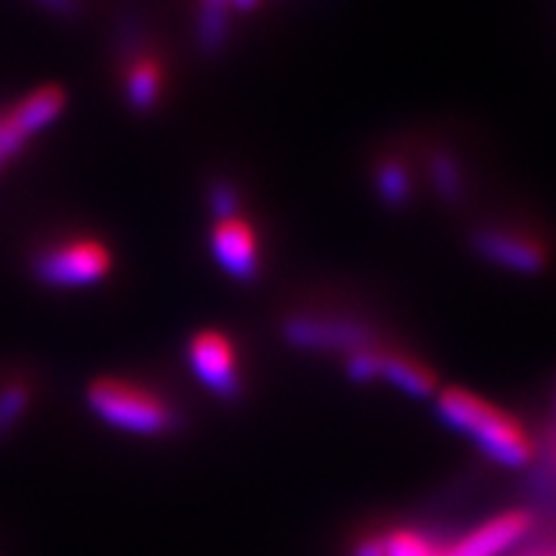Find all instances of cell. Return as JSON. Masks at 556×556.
Returning a JSON list of instances; mask_svg holds the SVG:
<instances>
[{"label": "cell", "instance_id": "cell-1", "mask_svg": "<svg viewBox=\"0 0 556 556\" xmlns=\"http://www.w3.org/2000/svg\"><path fill=\"white\" fill-rule=\"evenodd\" d=\"M435 415L454 433L469 438L490 462L505 469H523L533 458L528 430L503 407L464 387L438 389Z\"/></svg>", "mask_w": 556, "mask_h": 556}, {"label": "cell", "instance_id": "cell-2", "mask_svg": "<svg viewBox=\"0 0 556 556\" xmlns=\"http://www.w3.org/2000/svg\"><path fill=\"white\" fill-rule=\"evenodd\" d=\"M86 405L103 426L139 438L165 435L178 422L176 407L168 400L129 379L101 377L90 381Z\"/></svg>", "mask_w": 556, "mask_h": 556}, {"label": "cell", "instance_id": "cell-3", "mask_svg": "<svg viewBox=\"0 0 556 556\" xmlns=\"http://www.w3.org/2000/svg\"><path fill=\"white\" fill-rule=\"evenodd\" d=\"M114 268V255L93 238H65L41 248L31 261L39 283L50 289L99 287Z\"/></svg>", "mask_w": 556, "mask_h": 556}, {"label": "cell", "instance_id": "cell-4", "mask_svg": "<svg viewBox=\"0 0 556 556\" xmlns=\"http://www.w3.org/2000/svg\"><path fill=\"white\" fill-rule=\"evenodd\" d=\"M67 96L60 86H41L0 114V170L13 163L26 144L60 119Z\"/></svg>", "mask_w": 556, "mask_h": 556}, {"label": "cell", "instance_id": "cell-5", "mask_svg": "<svg viewBox=\"0 0 556 556\" xmlns=\"http://www.w3.org/2000/svg\"><path fill=\"white\" fill-rule=\"evenodd\" d=\"M281 338L291 348L307 353H348L358 351V348L377 345L374 330L366 323L353 317L338 315H289L281 325Z\"/></svg>", "mask_w": 556, "mask_h": 556}, {"label": "cell", "instance_id": "cell-6", "mask_svg": "<svg viewBox=\"0 0 556 556\" xmlns=\"http://www.w3.org/2000/svg\"><path fill=\"white\" fill-rule=\"evenodd\" d=\"M191 374L214 397L232 402L242 394V371L238 348L219 330H199L186 348Z\"/></svg>", "mask_w": 556, "mask_h": 556}, {"label": "cell", "instance_id": "cell-7", "mask_svg": "<svg viewBox=\"0 0 556 556\" xmlns=\"http://www.w3.org/2000/svg\"><path fill=\"white\" fill-rule=\"evenodd\" d=\"M208 253H212L222 274L232 281L250 283L261 274L258 235L242 214L214 222L212 232H208Z\"/></svg>", "mask_w": 556, "mask_h": 556}, {"label": "cell", "instance_id": "cell-8", "mask_svg": "<svg viewBox=\"0 0 556 556\" xmlns=\"http://www.w3.org/2000/svg\"><path fill=\"white\" fill-rule=\"evenodd\" d=\"M471 248L490 266L518 276H539L546 268V250L526 235L507 232V229H479L471 238Z\"/></svg>", "mask_w": 556, "mask_h": 556}, {"label": "cell", "instance_id": "cell-9", "mask_svg": "<svg viewBox=\"0 0 556 556\" xmlns=\"http://www.w3.org/2000/svg\"><path fill=\"white\" fill-rule=\"evenodd\" d=\"M531 531V516L526 510H510L503 516L486 520L469 536L456 541L454 546L438 548L435 556H500L510 546H516Z\"/></svg>", "mask_w": 556, "mask_h": 556}, {"label": "cell", "instance_id": "cell-10", "mask_svg": "<svg viewBox=\"0 0 556 556\" xmlns=\"http://www.w3.org/2000/svg\"><path fill=\"white\" fill-rule=\"evenodd\" d=\"M379 381H387V384H392L397 392L413 400H430L438 394V379L433 368L397 351L381 353Z\"/></svg>", "mask_w": 556, "mask_h": 556}, {"label": "cell", "instance_id": "cell-11", "mask_svg": "<svg viewBox=\"0 0 556 556\" xmlns=\"http://www.w3.org/2000/svg\"><path fill=\"white\" fill-rule=\"evenodd\" d=\"M124 99L135 114H150L163 99V67L152 58H137L124 75Z\"/></svg>", "mask_w": 556, "mask_h": 556}, {"label": "cell", "instance_id": "cell-12", "mask_svg": "<svg viewBox=\"0 0 556 556\" xmlns=\"http://www.w3.org/2000/svg\"><path fill=\"white\" fill-rule=\"evenodd\" d=\"M229 0H201L197 21L199 47L206 54H219L229 39Z\"/></svg>", "mask_w": 556, "mask_h": 556}, {"label": "cell", "instance_id": "cell-13", "mask_svg": "<svg viewBox=\"0 0 556 556\" xmlns=\"http://www.w3.org/2000/svg\"><path fill=\"white\" fill-rule=\"evenodd\" d=\"M428 173H430V184L438 197L448 204H458L467 193V178H464V168L458 163L456 155H451L446 150H438L430 155L428 160Z\"/></svg>", "mask_w": 556, "mask_h": 556}, {"label": "cell", "instance_id": "cell-14", "mask_svg": "<svg viewBox=\"0 0 556 556\" xmlns=\"http://www.w3.org/2000/svg\"><path fill=\"white\" fill-rule=\"evenodd\" d=\"M374 191L389 208H402L413 199V178L402 160H384L374 173Z\"/></svg>", "mask_w": 556, "mask_h": 556}, {"label": "cell", "instance_id": "cell-15", "mask_svg": "<svg viewBox=\"0 0 556 556\" xmlns=\"http://www.w3.org/2000/svg\"><path fill=\"white\" fill-rule=\"evenodd\" d=\"M31 405V387L21 379H11L0 384V441H5Z\"/></svg>", "mask_w": 556, "mask_h": 556}, {"label": "cell", "instance_id": "cell-16", "mask_svg": "<svg viewBox=\"0 0 556 556\" xmlns=\"http://www.w3.org/2000/svg\"><path fill=\"white\" fill-rule=\"evenodd\" d=\"M381 348L379 345H366L358 348V351L348 353L343 358V371L345 377L353 381V384H371V381H379L381 371Z\"/></svg>", "mask_w": 556, "mask_h": 556}, {"label": "cell", "instance_id": "cell-17", "mask_svg": "<svg viewBox=\"0 0 556 556\" xmlns=\"http://www.w3.org/2000/svg\"><path fill=\"white\" fill-rule=\"evenodd\" d=\"M206 204H208V212H212L214 222L240 217V191L235 189L229 180H217V184L208 186Z\"/></svg>", "mask_w": 556, "mask_h": 556}, {"label": "cell", "instance_id": "cell-18", "mask_svg": "<svg viewBox=\"0 0 556 556\" xmlns=\"http://www.w3.org/2000/svg\"><path fill=\"white\" fill-rule=\"evenodd\" d=\"M387 556H435L438 548L433 541L415 531H397L384 541Z\"/></svg>", "mask_w": 556, "mask_h": 556}, {"label": "cell", "instance_id": "cell-19", "mask_svg": "<svg viewBox=\"0 0 556 556\" xmlns=\"http://www.w3.org/2000/svg\"><path fill=\"white\" fill-rule=\"evenodd\" d=\"M41 9L54 13V16H73L78 11V0H34Z\"/></svg>", "mask_w": 556, "mask_h": 556}, {"label": "cell", "instance_id": "cell-20", "mask_svg": "<svg viewBox=\"0 0 556 556\" xmlns=\"http://www.w3.org/2000/svg\"><path fill=\"white\" fill-rule=\"evenodd\" d=\"M353 556H387L384 554V541H364V544L356 548V554H353Z\"/></svg>", "mask_w": 556, "mask_h": 556}, {"label": "cell", "instance_id": "cell-21", "mask_svg": "<svg viewBox=\"0 0 556 556\" xmlns=\"http://www.w3.org/2000/svg\"><path fill=\"white\" fill-rule=\"evenodd\" d=\"M258 3H261V0H229V5H232L235 11H242V13L253 11Z\"/></svg>", "mask_w": 556, "mask_h": 556}]
</instances>
